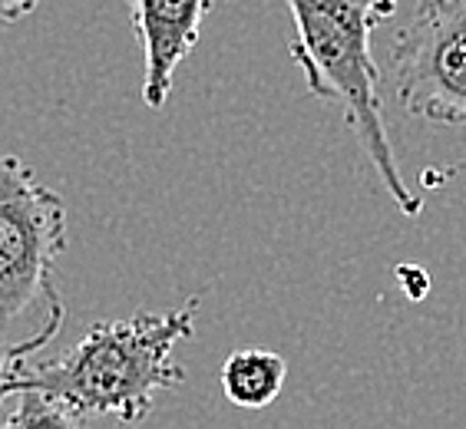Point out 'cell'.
<instances>
[{"instance_id":"6da1fadb","label":"cell","mask_w":466,"mask_h":429,"mask_svg":"<svg viewBox=\"0 0 466 429\" xmlns=\"http://www.w3.org/2000/svg\"><path fill=\"white\" fill-rule=\"evenodd\" d=\"M198 297L162 314L103 321L56 360H20L0 376V423L7 426H83L143 423L156 396L186 380L176 347L196 334Z\"/></svg>"},{"instance_id":"8992f818","label":"cell","mask_w":466,"mask_h":429,"mask_svg":"<svg viewBox=\"0 0 466 429\" xmlns=\"http://www.w3.org/2000/svg\"><path fill=\"white\" fill-rule=\"evenodd\" d=\"M222 394L238 410H265L279 400L285 386L288 364L275 350L248 347L222 364Z\"/></svg>"},{"instance_id":"3957f363","label":"cell","mask_w":466,"mask_h":429,"mask_svg":"<svg viewBox=\"0 0 466 429\" xmlns=\"http://www.w3.org/2000/svg\"><path fill=\"white\" fill-rule=\"evenodd\" d=\"M66 251V202L20 155H0V376L60 334L66 304L56 261Z\"/></svg>"},{"instance_id":"52a82bcc","label":"cell","mask_w":466,"mask_h":429,"mask_svg":"<svg viewBox=\"0 0 466 429\" xmlns=\"http://www.w3.org/2000/svg\"><path fill=\"white\" fill-rule=\"evenodd\" d=\"M40 7V0H0V24H17Z\"/></svg>"},{"instance_id":"5b68a950","label":"cell","mask_w":466,"mask_h":429,"mask_svg":"<svg viewBox=\"0 0 466 429\" xmlns=\"http://www.w3.org/2000/svg\"><path fill=\"white\" fill-rule=\"evenodd\" d=\"M139 44H143V103L162 109L182 66L198 44L202 20L212 0H126Z\"/></svg>"},{"instance_id":"ba28073f","label":"cell","mask_w":466,"mask_h":429,"mask_svg":"<svg viewBox=\"0 0 466 429\" xmlns=\"http://www.w3.org/2000/svg\"><path fill=\"white\" fill-rule=\"evenodd\" d=\"M400 281H404L407 294L413 297V301H420L423 294H427V287H431V281H427V274H423L420 268H400Z\"/></svg>"},{"instance_id":"7a4b0ae2","label":"cell","mask_w":466,"mask_h":429,"mask_svg":"<svg viewBox=\"0 0 466 429\" xmlns=\"http://www.w3.org/2000/svg\"><path fill=\"white\" fill-rule=\"evenodd\" d=\"M288 10L295 20L288 50L305 73L308 93L341 109L387 195L407 218H417L423 198L410 192L397 169L380 113V70L370 50L374 30L394 17L397 0H288Z\"/></svg>"},{"instance_id":"277c9868","label":"cell","mask_w":466,"mask_h":429,"mask_svg":"<svg viewBox=\"0 0 466 429\" xmlns=\"http://www.w3.org/2000/svg\"><path fill=\"white\" fill-rule=\"evenodd\" d=\"M390 60L397 103L407 116L466 125V0H417Z\"/></svg>"}]
</instances>
